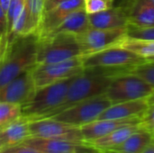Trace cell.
I'll list each match as a JSON object with an SVG mask.
<instances>
[{
  "instance_id": "obj_13",
  "label": "cell",
  "mask_w": 154,
  "mask_h": 153,
  "mask_svg": "<svg viewBox=\"0 0 154 153\" xmlns=\"http://www.w3.org/2000/svg\"><path fill=\"white\" fill-rule=\"evenodd\" d=\"M85 0H65L45 10L37 37H44L53 32L70 14L84 8Z\"/></svg>"
},
{
  "instance_id": "obj_41",
  "label": "cell",
  "mask_w": 154,
  "mask_h": 153,
  "mask_svg": "<svg viewBox=\"0 0 154 153\" xmlns=\"http://www.w3.org/2000/svg\"><path fill=\"white\" fill-rule=\"evenodd\" d=\"M152 1H153V2H154V0H152Z\"/></svg>"
},
{
  "instance_id": "obj_21",
  "label": "cell",
  "mask_w": 154,
  "mask_h": 153,
  "mask_svg": "<svg viewBox=\"0 0 154 153\" xmlns=\"http://www.w3.org/2000/svg\"><path fill=\"white\" fill-rule=\"evenodd\" d=\"M90 28L88 14L85 9H79L70 14L53 32L50 34L54 33H69L77 35L82 33ZM48 34V35H50ZM47 36V35H46ZM42 38V37H41Z\"/></svg>"
},
{
  "instance_id": "obj_12",
  "label": "cell",
  "mask_w": 154,
  "mask_h": 153,
  "mask_svg": "<svg viewBox=\"0 0 154 153\" xmlns=\"http://www.w3.org/2000/svg\"><path fill=\"white\" fill-rule=\"evenodd\" d=\"M23 143L42 153H101L86 142L29 137Z\"/></svg>"
},
{
  "instance_id": "obj_34",
  "label": "cell",
  "mask_w": 154,
  "mask_h": 153,
  "mask_svg": "<svg viewBox=\"0 0 154 153\" xmlns=\"http://www.w3.org/2000/svg\"><path fill=\"white\" fill-rule=\"evenodd\" d=\"M141 153H154V140Z\"/></svg>"
},
{
  "instance_id": "obj_35",
  "label": "cell",
  "mask_w": 154,
  "mask_h": 153,
  "mask_svg": "<svg viewBox=\"0 0 154 153\" xmlns=\"http://www.w3.org/2000/svg\"><path fill=\"white\" fill-rule=\"evenodd\" d=\"M0 3H1V5L4 9V11L7 12V9H8V6H9V4H10V0H0Z\"/></svg>"
},
{
  "instance_id": "obj_3",
  "label": "cell",
  "mask_w": 154,
  "mask_h": 153,
  "mask_svg": "<svg viewBox=\"0 0 154 153\" xmlns=\"http://www.w3.org/2000/svg\"><path fill=\"white\" fill-rule=\"evenodd\" d=\"M113 78L98 75L88 70L76 76L70 83L66 96L61 105L51 115H54L78 104L81 101L106 94ZM49 116V117H51Z\"/></svg>"
},
{
  "instance_id": "obj_7",
  "label": "cell",
  "mask_w": 154,
  "mask_h": 153,
  "mask_svg": "<svg viewBox=\"0 0 154 153\" xmlns=\"http://www.w3.org/2000/svg\"><path fill=\"white\" fill-rule=\"evenodd\" d=\"M84 71L82 56L58 63L35 65L32 74L36 89L50 86L81 74Z\"/></svg>"
},
{
  "instance_id": "obj_38",
  "label": "cell",
  "mask_w": 154,
  "mask_h": 153,
  "mask_svg": "<svg viewBox=\"0 0 154 153\" xmlns=\"http://www.w3.org/2000/svg\"><path fill=\"white\" fill-rule=\"evenodd\" d=\"M149 132H151V133L152 134V137H153V140H154V124L151 127V129L149 130Z\"/></svg>"
},
{
  "instance_id": "obj_17",
  "label": "cell",
  "mask_w": 154,
  "mask_h": 153,
  "mask_svg": "<svg viewBox=\"0 0 154 153\" xmlns=\"http://www.w3.org/2000/svg\"><path fill=\"white\" fill-rule=\"evenodd\" d=\"M148 106L147 98L112 104L101 114L98 119H130L135 117L141 118Z\"/></svg>"
},
{
  "instance_id": "obj_16",
  "label": "cell",
  "mask_w": 154,
  "mask_h": 153,
  "mask_svg": "<svg viewBox=\"0 0 154 153\" xmlns=\"http://www.w3.org/2000/svg\"><path fill=\"white\" fill-rule=\"evenodd\" d=\"M89 25L93 29H116L128 25L127 14L123 6H114L107 10L88 14Z\"/></svg>"
},
{
  "instance_id": "obj_32",
  "label": "cell",
  "mask_w": 154,
  "mask_h": 153,
  "mask_svg": "<svg viewBox=\"0 0 154 153\" xmlns=\"http://www.w3.org/2000/svg\"><path fill=\"white\" fill-rule=\"evenodd\" d=\"M7 50V37H0V64Z\"/></svg>"
},
{
  "instance_id": "obj_27",
  "label": "cell",
  "mask_w": 154,
  "mask_h": 153,
  "mask_svg": "<svg viewBox=\"0 0 154 153\" xmlns=\"http://www.w3.org/2000/svg\"><path fill=\"white\" fill-rule=\"evenodd\" d=\"M126 35L128 38L154 41V26L149 28H138L132 25H127Z\"/></svg>"
},
{
  "instance_id": "obj_40",
  "label": "cell",
  "mask_w": 154,
  "mask_h": 153,
  "mask_svg": "<svg viewBox=\"0 0 154 153\" xmlns=\"http://www.w3.org/2000/svg\"><path fill=\"white\" fill-rule=\"evenodd\" d=\"M2 149H3V147H2V145H1V144H0V151H1V150H2Z\"/></svg>"
},
{
  "instance_id": "obj_2",
  "label": "cell",
  "mask_w": 154,
  "mask_h": 153,
  "mask_svg": "<svg viewBox=\"0 0 154 153\" xmlns=\"http://www.w3.org/2000/svg\"><path fill=\"white\" fill-rule=\"evenodd\" d=\"M75 77L36 89L30 101L22 106L23 117L33 120L51 116L63 102L69 87Z\"/></svg>"
},
{
  "instance_id": "obj_14",
  "label": "cell",
  "mask_w": 154,
  "mask_h": 153,
  "mask_svg": "<svg viewBox=\"0 0 154 153\" xmlns=\"http://www.w3.org/2000/svg\"><path fill=\"white\" fill-rule=\"evenodd\" d=\"M140 123L141 118L139 117L130 119H98L82 125L79 128L84 142L89 143L111 133L112 132L123 126L140 124Z\"/></svg>"
},
{
  "instance_id": "obj_23",
  "label": "cell",
  "mask_w": 154,
  "mask_h": 153,
  "mask_svg": "<svg viewBox=\"0 0 154 153\" xmlns=\"http://www.w3.org/2000/svg\"><path fill=\"white\" fill-rule=\"evenodd\" d=\"M46 0H25L32 34L37 35L45 12Z\"/></svg>"
},
{
  "instance_id": "obj_10",
  "label": "cell",
  "mask_w": 154,
  "mask_h": 153,
  "mask_svg": "<svg viewBox=\"0 0 154 153\" xmlns=\"http://www.w3.org/2000/svg\"><path fill=\"white\" fill-rule=\"evenodd\" d=\"M31 137L84 142L80 128L51 117L29 120Z\"/></svg>"
},
{
  "instance_id": "obj_36",
  "label": "cell",
  "mask_w": 154,
  "mask_h": 153,
  "mask_svg": "<svg viewBox=\"0 0 154 153\" xmlns=\"http://www.w3.org/2000/svg\"><path fill=\"white\" fill-rule=\"evenodd\" d=\"M147 102H148V105H152V104H154V91L151 96H149L147 97Z\"/></svg>"
},
{
  "instance_id": "obj_6",
  "label": "cell",
  "mask_w": 154,
  "mask_h": 153,
  "mask_svg": "<svg viewBox=\"0 0 154 153\" xmlns=\"http://www.w3.org/2000/svg\"><path fill=\"white\" fill-rule=\"evenodd\" d=\"M154 91V87L135 74L126 73L114 78L106 92L113 103L147 98Z\"/></svg>"
},
{
  "instance_id": "obj_18",
  "label": "cell",
  "mask_w": 154,
  "mask_h": 153,
  "mask_svg": "<svg viewBox=\"0 0 154 153\" xmlns=\"http://www.w3.org/2000/svg\"><path fill=\"white\" fill-rule=\"evenodd\" d=\"M29 137H31L29 120L23 116L0 129V144L3 148L21 144Z\"/></svg>"
},
{
  "instance_id": "obj_20",
  "label": "cell",
  "mask_w": 154,
  "mask_h": 153,
  "mask_svg": "<svg viewBox=\"0 0 154 153\" xmlns=\"http://www.w3.org/2000/svg\"><path fill=\"white\" fill-rule=\"evenodd\" d=\"M141 127L140 124H132V125H125L123 126L111 133L97 139L96 141H93L88 144L91 145L101 153H105L106 151L116 147L120 143H122L124 141H125L131 134H133L134 132L139 130Z\"/></svg>"
},
{
  "instance_id": "obj_28",
  "label": "cell",
  "mask_w": 154,
  "mask_h": 153,
  "mask_svg": "<svg viewBox=\"0 0 154 153\" xmlns=\"http://www.w3.org/2000/svg\"><path fill=\"white\" fill-rule=\"evenodd\" d=\"M25 5V0H10V4L6 12V19H7V31H10L12 23L16 16L19 14L21 10ZM8 34V33H7Z\"/></svg>"
},
{
  "instance_id": "obj_5",
  "label": "cell",
  "mask_w": 154,
  "mask_h": 153,
  "mask_svg": "<svg viewBox=\"0 0 154 153\" xmlns=\"http://www.w3.org/2000/svg\"><path fill=\"white\" fill-rule=\"evenodd\" d=\"M113 103L105 94L81 101L51 116L62 123L80 127L99 118L101 114Z\"/></svg>"
},
{
  "instance_id": "obj_15",
  "label": "cell",
  "mask_w": 154,
  "mask_h": 153,
  "mask_svg": "<svg viewBox=\"0 0 154 153\" xmlns=\"http://www.w3.org/2000/svg\"><path fill=\"white\" fill-rule=\"evenodd\" d=\"M125 7L128 25L138 28L154 26V2L152 0H125L120 5Z\"/></svg>"
},
{
  "instance_id": "obj_33",
  "label": "cell",
  "mask_w": 154,
  "mask_h": 153,
  "mask_svg": "<svg viewBox=\"0 0 154 153\" xmlns=\"http://www.w3.org/2000/svg\"><path fill=\"white\" fill-rule=\"evenodd\" d=\"M62 1H65V0H46V3H45V10L51 8L52 6L58 5L59 3H60Z\"/></svg>"
},
{
  "instance_id": "obj_22",
  "label": "cell",
  "mask_w": 154,
  "mask_h": 153,
  "mask_svg": "<svg viewBox=\"0 0 154 153\" xmlns=\"http://www.w3.org/2000/svg\"><path fill=\"white\" fill-rule=\"evenodd\" d=\"M118 46L129 50L130 51L144 58L154 56V41L152 40H143L134 39L126 37Z\"/></svg>"
},
{
  "instance_id": "obj_26",
  "label": "cell",
  "mask_w": 154,
  "mask_h": 153,
  "mask_svg": "<svg viewBox=\"0 0 154 153\" xmlns=\"http://www.w3.org/2000/svg\"><path fill=\"white\" fill-rule=\"evenodd\" d=\"M116 6L115 0H85L84 9L88 14L99 13Z\"/></svg>"
},
{
  "instance_id": "obj_8",
  "label": "cell",
  "mask_w": 154,
  "mask_h": 153,
  "mask_svg": "<svg viewBox=\"0 0 154 153\" xmlns=\"http://www.w3.org/2000/svg\"><path fill=\"white\" fill-rule=\"evenodd\" d=\"M146 60L121 46L82 56V64L87 68H134Z\"/></svg>"
},
{
  "instance_id": "obj_11",
  "label": "cell",
  "mask_w": 154,
  "mask_h": 153,
  "mask_svg": "<svg viewBox=\"0 0 154 153\" xmlns=\"http://www.w3.org/2000/svg\"><path fill=\"white\" fill-rule=\"evenodd\" d=\"M36 91L32 69L24 71L0 89V101L23 106Z\"/></svg>"
},
{
  "instance_id": "obj_30",
  "label": "cell",
  "mask_w": 154,
  "mask_h": 153,
  "mask_svg": "<svg viewBox=\"0 0 154 153\" xmlns=\"http://www.w3.org/2000/svg\"><path fill=\"white\" fill-rule=\"evenodd\" d=\"M0 153H42L40 151L26 145L24 143H21L18 145H14V146H11V147H6V148H3Z\"/></svg>"
},
{
  "instance_id": "obj_1",
  "label": "cell",
  "mask_w": 154,
  "mask_h": 153,
  "mask_svg": "<svg viewBox=\"0 0 154 153\" xmlns=\"http://www.w3.org/2000/svg\"><path fill=\"white\" fill-rule=\"evenodd\" d=\"M37 46L38 37L34 34L19 37L7 45L0 64V89L36 65Z\"/></svg>"
},
{
  "instance_id": "obj_4",
  "label": "cell",
  "mask_w": 154,
  "mask_h": 153,
  "mask_svg": "<svg viewBox=\"0 0 154 153\" xmlns=\"http://www.w3.org/2000/svg\"><path fill=\"white\" fill-rule=\"evenodd\" d=\"M82 56L75 35L54 33L38 38L36 65L58 63Z\"/></svg>"
},
{
  "instance_id": "obj_9",
  "label": "cell",
  "mask_w": 154,
  "mask_h": 153,
  "mask_svg": "<svg viewBox=\"0 0 154 153\" xmlns=\"http://www.w3.org/2000/svg\"><path fill=\"white\" fill-rule=\"evenodd\" d=\"M127 26L116 29H93L75 35L82 56L118 46L126 37Z\"/></svg>"
},
{
  "instance_id": "obj_24",
  "label": "cell",
  "mask_w": 154,
  "mask_h": 153,
  "mask_svg": "<svg viewBox=\"0 0 154 153\" xmlns=\"http://www.w3.org/2000/svg\"><path fill=\"white\" fill-rule=\"evenodd\" d=\"M22 116V106L0 101V129L20 119Z\"/></svg>"
},
{
  "instance_id": "obj_19",
  "label": "cell",
  "mask_w": 154,
  "mask_h": 153,
  "mask_svg": "<svg viewBox=\"0 0 154 153\" xmlns=\"http://www.w3.org/2000/svg\"><path fill=\"white\" fill-rule=\"evenodd\" d=\"M152 141L151 132L140 128L122 143L105 153H141Z\"/></svg>"
},
{
  "instance_id": "obj_39",
  "label": "cell",
  "mask_w": 154,
  "mask_h": 153,
  "mask_svg": "<svg viewBox=\"0 0 154 153\" xmlns=\"http://www.w3.org/2000/svg\"><path fill=\"white\" fill-rule=\"evenodd\" d=\"M146 61L154 62V56H152V57H150V58H147V59H146Z\"/></svg>"
},
{
  "instance_id": "obj_31",
  "label": "cell",
  "mask_w": 154,
  "mask_h": 153,
  "mask_svg": "<svg viewBox=\"0 0 154 153\" xmlns=\"http://www.w3.org/2000/svg\"><path fill=\"white\" fill-rule=\"evenodd\" d=\"M7 19L6 14L4 11L0 3V37H7Z\"/></svg>"
},
{
  "instance_id": "obj_25",
  "label": "cell",
  "mask_w": 154,
  "mask_h": 153,
  "mask_svg": "<svg viewBox=\"0 0 154 153\" xmlns=\"http://www.w3.org/2000/svg\"><path fill=\"white\" fill-rule=\"evenodd\" d=\"M130 73L135 74L154 87V62L146 61L134 67Z\"/></svg>"
},
{
  "instance_id": "obj_29",
  "label": "cell",
  "mask_w": 154,
  "mask_h": 153,
  "mask_svg": "<svg viewBox=\"0 0 154 153\" xmlns=\"http://www.w3.org/2000/svg\"><path fill=\"white\" fill-rule=\"evenodd\" d=\"M154 124V104L149 105L145 112L141 117L140 125L145 130H150Z\"/></svg>"
},
{
  "instance_id": "obj_37",
  "label": "cell",
  "mask_w": 154,
  "mask_h": 153,
  "mask_svg": "<svg viewBox=\"0 0 154 153\" xmlns=\"http://www.w3.org/2000/svg\"><path fill=\"white\" fill-rule=\"evenodd\" d=\"M115 1H116V6H120L125 0H115Z\"/></svg>"
}]
</instances>
